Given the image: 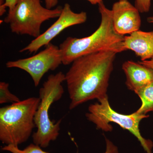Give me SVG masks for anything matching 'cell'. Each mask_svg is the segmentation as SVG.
<instances>
[{"label":"cell","mask_w":153,"mask_h":153,"mask_svg":"<svg viewBox=\"0 0 153 153\" xmlns=\"http://www.w3.org/2000/svg\"><path fill=\"white\" fill-rule=\"evenodd\" d=\"M106 142V150L103 153H119L118 149L108 139L105 138Z\"/></svg>","instance_id":"17"},{"label":"cell","mask_w":153,"mask_h":153,"mask_svg":"<svg viewBox=\"0 0 153 153\" xmlns=\"http://www.w3.org/2000/svg\"><path fill=\"white\" fill-rule=\"evenodd\" d=\"M147 21L149 23L153 25V17H150L147 19Z\"/></svg>","instance_id":"21"},{"label":"cell","mask_w":153,"mask_h":153,"mask_svg":"<svg viewBox=\"0 0 153 153\" xmlns=\"http://www.w3.org/2000/svg\"><path fill=\"white\" fill-rule=\"evenodd\" d=\"M122 47L124 51L130 50L134 52L141 61L150 60L153 57V31L139 30L125 36Z\"/></svg>","instance_id":"10"},{"label":"cell","mask_w":153,"mask_h":153,"mask_svg":"<svg viewBox=\"0 0 153 153\" xmlns=\"http://www.w3.org/2000/svg\"><path fill=\"white\" fill-rule=\"evenodd\" d=\"M63 8L47 9L41 0H18L13 10L9 12L4 22L10 25L11 32L35 38L41 35V25L49 19L58 18Z\"/></svg>","instance_id":"5"},{"label":"cell","mask_w":153,"mask_h":153,"mask_svg":"<svg viewBox=\"0 0 153 153\" xmlns=\"http://www.w3.org/2000/svg\"><path fill=\"white\" fill-rule=\"evenodd\" d=\"M18 0H0V16H1L6 12V8L9 12L12 11L16 7Z\"/></svg>","instance_id":"15"},{"label":"cell","mask_w":153,"mask_h":153,"mask_svg":"<svg viewBox=\"0 0 153 153\" xmlns=\"http://www.w3.org/2000/svg\"><path fill=\"white\" fill-rule=\"evenodd\" d=\"M128 88L134 93L153 81V70L138 61L127 60L122 65Z\"/></svg>","instance_id":"11"},{"label":"cell","mask_w":153,"mask_h":153,"mask_svg":"<svg viewBox=\"0 0 153 153\" xmlns=\"http://www.w3.org/2000/svg\"><path fill=\"white\" fill-rule=\"evenodd\" d=\"M85 117L88 120L95 125L97 128L102 131L108 132L112 130V127L110 123L117 124L122 128L128 131L133 134L147 153H152V142L143 137L139 128L141 121L149 116L140 114L137 111L128 115L119 113L111 108L108 97L107 96L99 100L98 102L91 104Z\"/></svg>","instance_id":"6"},{"label":"cell","mask_w":153,"mask_h":153,"mask_svg":"<svg viewBox=\"0 0 153 153\" xmlns=\"http://www.w3.org/2000/svg\"><path fill=\"white\" fill-rule=\"evenodd\" d=\"M65 81V74L62 71L51 74L39 90L41 101L34 117L37 130L33 134V140L41 148H47L59 136L62 119L54 123L50 120L49 111L52 104L62 97L64 92L62 83Z\"/></svg>","instance_id":"4"},{"label":"cell","mask_w":153,"mask_h":153,"mask_svg":"<svg viewBox=\"0 0 153 153\" xmlns=\"http://www.w3.org/2000/svg\"><path fill=\"white\" fill-rule=\"evenodd\" d=\"M62 63L60 48L50 43L38 54L28 58L8 61L6 66L7 68H20L27 72L37 87L44 74L49 70L57 69Z\"/></svg>","instance_id":"7"},{"label":"cell","mask_w":153,"mask_h":153,"mask_svg":"<svg viewBox=\"0 0 153 153\" xmlns=\"http://www.w3.org/2000/svg\"><path fill=\"white\" fill-rule=\"evenodd\" d=\"M139 97L142 104L137 111L140 114L146 115L153 111V81L140 89L135 93Z\"/></svg>","instance_id":"12"},{"label":"cell","mask_w":153,"mask_h":153,"mask_svg":"<svg viewBox=\"0 0 153 153\" xmlns=\"http://www.w3.org/2000/svg\"><path fill=\"white\" fill-rule=\"evenodd\" d=\"M45 7L47 9H52L55 7L58 2V0H44Z\"/></svg>","instance_id":"18"},{"label":"cell","mask_w":153,"mask_h":153,"mask_svg":"<svg viewBox=\"0 0 153 153\" xmlns=\"http://www.w3.org/2000/svg\"><path fill=\"white\" fill-rule=\"evenodd\" d=\"M118 52L106 49L78 57L65 74L70 103L69 109L107 94L114 63Z\"/></svg>","instance_id":"1"},{"label":"cell","mask_w":153,"mask_h":153,"mask_svg":"<svg viewBox=\"0 0 153 153\" xmlns=\"http://www.w3.org/2000/svg\"><path fill=\"white\" fill-rule=\"evenodd\" d=\"M41 148L38 145L31 143L24 149L21 150L19 149L18 146L8 145L3 147L1 148V150L4 151H8L12 153H49L43 151Z\"/></svg>","instance_id":"13"},{"label":"cell","mask_w":153,"mask_h":153,"mask_svg":"<svg viewBox=\"0 0 153 153\" xmlns=\"http://www.w3.org/2000/svg\"><path fill=\"white\" fill-rule=\"evenodd\" d=\"M138 62L141 64L151 68L153 70V57L150 60H145V61H139Z\"/></svg>","instance_id":"19"},{"label":"cell","mask_w":153,"mask_h":153,"mask_svg":"<svg viewBox=\"0 0 153 153\" xmlns=\"http://www.w3.org/2000/svg\"><path fill=\"white\" fill-rule=\"evenodd\" d=\"M9 84L5 82H0V103H16L21 101L15 94L11 93L9 88Z\"/></svg>","instance_id":"14"},{"label":"cell","mask_w":153,"mask_h":153,"mask_svg":"<svg viewBox=\"0 0 153 153\" xmlns=\"http://www.w3.org/2000/svg\"><path fill=\"white\" fill-rule=\"evenodd\" d=\"M152 0H135V7L140 13H147L150 10Z\"/></svg>","instance_id":"16"},{"label":"cell","mask_w":153,"mask_h":153,"mask_svg":"<svg viewBox=\"0 0 153 153\" xmlns=\"http://www.w3.org/2000/svg\"><path fill=\"white\" fill-rule=\"evenodd\" d=\"M87 19V15L85 12L74 13L68 3L64 4L62 12L58 19L43 34L31 41L27 47L19 52H28L30 53L36 52L41 47L47 46L51 41L66 28L74 25L85 23Z\"/></svg>","instance_id":"8"},{"label":"cell","mask_w":153,"mask_h":153,"mask_svg":"<svg viewBox=\"0 0 153 153\" xmlns=\"http://www.w3.org/2000/svg\"><path fill=\"white\" fill-rule=\"evenodd\" d=\"M41 101L32 97L0 108V140L18 146L27 141L36 127L34 117Z\"/></svg>","instance_id":"3"},{"label":"cell","mask_w":153,"mask_h":153,"mask_svg":"<svg viewBox=\"0 0 153 153\" xmlns=\"http://www.w3.org/2000/svg\"><path fill=\"white\" fill-rule=\"evenodd\" d=\"M111 11L114 26L118 33L124 36L140 30V12L128 0H119L114 3Z\"/></svg>","instance_id":"9"},{"label":"cell","mask_w":153,"mask_h":153,"mask_svg":"<svg viewBox=\"0 0 153 153\" xmlns=\"http://www.w3.org/2000/svg\"><path fill=\"white\" fill-rule=\"evenodd\" d=\"M88 2H89L91 4L93 5L98 4L100 3L102 1V0H87Z\"/></svg>","instance_id":"20"},{"label":"cell","mask_w":153,"mask_h":153,"mask_svg":"<svg viewBox=\"0 0 153 153\" xmlns=\"http://www.w3.org/2000/svg\"><path fill=\"white\" fill-rule=\"evenodd\" d=\"M101 22L98 28L90 36L83 38L68 37L59 46L62 64L68 65L78 57L106 49H114L120 52L124 36L115 30L111 10L108 9L103 1L98 4Z\"/></svg>","instance_id":"2"}]
</instances>
